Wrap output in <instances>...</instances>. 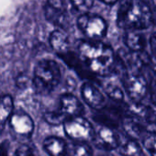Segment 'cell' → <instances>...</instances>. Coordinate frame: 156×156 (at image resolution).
<instances>
[{
  "instance_id": "27",
  "label": "cell",
  "mask_w": 156,
  "mask_h": 156,
  "mask_svg": "<svg viewBox=\"0 0 156 156\" xmlns=\"http://www.w3.org/2000/svg\"><path fill=\"white\" fill-rule=\"evenodd\" d=\"M100 156H113V155H110V154H106V155H100Z\"/></svg>"
},
{
  "instance_id": "9",
  "label": "cell",
  "mask_w": 156,
  "mask_h": 156,
  "mask_svg": "<svg viewBox=\"0 0 156 156\" xmlns=\"http://www.w3.org/2000/svg\"><path fill=\"white\" fill-rule=\"evenodd\" d=\"M44 15L51 24L62 27L68 16L66 0H47L44 6Z\"/></svg>"
},
{
  "instance_id": "15",
  "label": "cell",
  "mask_w": 156,
  "mask_h": 156,
  "mask_svg": "<svg viewBox=\"0 0 156 156\" xmlns=\"http://www.w3.org/2000/svg\"><path fill=\"white\" fill-rule=\"evenodd\" d=\"M51 47L59 54L66 53L70 48V41L67 34L61 30H55L50 34Z\"/></svg>"
},
{
  "instance_id": "4",
  "label": "cell",
  "mask_w": 156,
  "mask_h": 156,
  "mask_svg": "<svg viewBox=\"0 0 156 156\" xmlns=\"http://www.w3.org/2000/svg\"><path fill=\"white\" fill-rule=\"evenodd\" d=\"M62 126L65 135L76 142L88 143L95 140L96 129L82 115L66 119Z\"/></svg>"
},
{
  "instance_id": "19",
  "label": "cell",
  "mask_w": 156,
  "mask_h": 156,
  "mask_svg": "<svg viewBox=\"0 0 156 156\" xmlns=\"http://www.w3.org/2000/svg\"><path fill=\"white\" fill-rule=\"evenodd\" d=\"M106 94L116 102H122L124 100V93L120 87L113 83H109L105 87Z\"/></svg>"
},
{
  "instance_id": "28",
  "label": "cell",
  "mask_w": 156,
  "mask_h": 156,
  "mask_svg": "<svg viewBox=\"0 0 156 156\" xmlns=\"http://www.w3.org/2000/svg\"><path fill=\"white\" fill-rule=\"evenodd\" d=\"M154 98H155V102H156V94H155V97Z\"/></svg>"
},
{
  "instance_id": "24",
  "label": "cell",
  "mask_w": 156,
  "mask_h": 156,
  "mask_svg": "<svg viewBox=\"0 0 156 156\" xmlns=\"http://www.w3.org/2000/svg\"><path fill=\"white\" fill-rule=\"evenodd\" d=\"M43 117H44V119L47 123L53 125V126L63 124V122H64V119H62V117L56 110L46 112Z\"/></svg>"
},
{
  "instance_id": "1",
  "label": "cell",
  "mask_w": 156,
  "mask_h": 156,
  "mask_svg": "<svg viewBox=\"0 0 156 156\" xmlns=\"http://www.w3.org/2000/svg\"><path fill=\"white\" fill-rule=\"evenodd\" d=\"M78 52L87 67L95 74L109 75L115 68L113 49L99 41H82L78 46Z\"/></svg>"
},
{
  "instance_id": "8",
  "label": "cell",
  "mask_w": 156,
  "mask_h": 156,
  "mask_svg": "<svg viewBox=\"0 0 156 156\" xmlns=\"http://www.w3.org/2000/svg\"><path fill=\"white\" fill-rule=\"evenodd\" d=\"M94 142L98 149L111 151L118 149L121 141L120 137L116 131L115 128L100 125V127L96 129V137Z\"/></svg>"
},
{
  "instance_id": "14",
  "label": "cell",
  "mask_w": 156,
  "mask_h": 156,
  "mask_svg": "<svg viewBox=\"0 0 156 156\" xmlns=\"http://www.w3.org/2000/svg\"><path fill=\"white\" fill-rule=\"evenodd\" d=\"M44 151L50 156H66L67 155V143L66 141L57 136H50L43 140L42 143Z\"/></svg>"
},
{
  "instance_id": "12",
  "label": "cell",
  "mask_w": 156,
  "mask_h": 156,
  "mask_svg": "<svg viewBox=\"0 0 156 156\" xmlns=\"http://www.w3.org/2000/svg\"><path fill=\"white\" fill-rule=\"evenodd\" d=\"M121 125L127 136L137 140L143 138L145 136L144 133L147 131V128L141 123L140 119L130 115L123 118Z\"/></svg>"
},
{
  "instance_id": "2",
  "label": "cell",
  "mask_w": 156,
  "mask_h": 156,
  "mask_svg": "<svg viewBox=\"0 0 156 156\" xmlns=\"http://www.w3.org/2000/svg\"><path fill=\"white\" fill-rule=\"evenodd\" d=\"M152 13L144 0H122L117 14V24L126 30H142L151 26Z\"/></svg>"
},
{
  "instance_id": "21",
  "label": "cell",
  "mask_w": 156,
  "mask_h": 156,
  "mask_svg": "<svg viewBox=\"0 0 156 156\" xmlns=\"http://www.w3.org/2000/svg\"><path fill=\"white\" fill-rule=\"evenodd\" d=\"M142 145L151 156H156V133L148 131L142 138Z\"/></svg>"
},
{
  "instance_id": "16",
  "label": "cell",
  "mask_w": 156,
  "mask_h": 156,
  "mask_svg": "<svg viewBox=\"0 0 156 156\" xmlns=\"http://www.w3.org/2000/svg\"><path fill=\"white\" fill-rule=\"evenodd\" d=\"M146 42V38L144 34L140 32V30H127L125 34V43L130 51L140 52L145 48Z\"/></svg>"
},
{
  "instance_id": "6",
  "label": "cell",
  "mask_w": 156,
  "mask_h": 156,
  "mask_svg": "<svg viewBox=\"0 0 156 156\" xmlns=\"http://www.w3.org/2000/svg\"><path fill=\"white\" fill-rule=\"evenodd\" d=\"M127 95L134 103H140L148 94V84L140 73H127L123 79Z\"/></svg>"
},
{
  "instance_id": "26",
  "label": "cell",
  "mask_w": 156,
  "mask_h": 156,
  "mask_svg": "<svg viewBox=\"0 0 156 156\" xmlns=\"http://www.w3.org/2000/svg\"><path fill=\"white\" fill-rule=\"evenodd\" d=\"M100 1H102L103 3H105L107 5H113V4L117 3L118 1H119V0H100Z\"/></svg>"
},
{
  "instance_id": "20",
  "label": "cell",
  "mask_w": 156,
  "mask_h": 156,
  "mask_svg": "<svg viewBox=\"0 0 156 156\" xmlns=\"http://www.w3.org/2000/svg\"><path fill=\"white\" fill-rule=\"evenodd\" d=\"M69 156H93V150L87 142H77Z\"/></svg>"
},
{
  "instance_id": "10",
  "label": "cell",
  "mask_w": 156,
  "mask_h": 156,
  "mask_svg": "<svg viewBox=\"0 0 156 156\" xmlns=\"http://www.w3.org/2000/svg\"><path fill=\"white\" fill-rule=\"evenodd\" d=\"M84 106L82 102L74 95L65 93L61 96L59 101V108L56 111L63 118L64 121L70 118L81 116L84 113Z\"/></svg>"
},
{
  "instance_id": "17",
  "label": "cell",
  "mask_w": 156,
  "mask_h": 156,
  "mask_svg": "<svg viewBox=\"0 0 156 156\" xmlns=\"http://www.w3.org/2000/svg\"><path fill=\"white\" fill-rule=\"evenodd\" d=\"M119 149L122 156H145L142 147L134 139L129 138L127 140L120 142Z\"/></svg>"
},
{
  "instance_id": "13",
  "label": "cell",
  "mask_w": 156,
  "mask_h": 156,
  "mask_svg": "<svg viewBox=\"0 0 156 156\" xmlns=\"http://www.w3.org/2000/svg\"><path fill=\"white\" fill-rule=\"evenodd\" d=\"M95 119L100 125L116 129L119 126V122L122 121L123 118L119 110H117L115 108H106L104 107L101 109L98 110V115L95 117Z\"/></svg>"
},
{
  "instance_id": "22",
  "label": "cell",
  "mask_w": 156,
  "mask_h": 156,
  "mask_svg": "<svg viewBox=\"0 0 156 156\" xmlns=\"http://www.w3.org/2000/svg\"><path fill=\"white\" fill-rule=\"evenodd\" d=\"M15 156H40V154L35 145L30 143H23L17 149Z\"/></svg>"
},
{
  "instance_id": "11",
  "label": "cell",
  "mask_w": 156,
  "mask_h": 156,
  "mask_svg": "<svg viewBox=\"0 0 156 156\" xmlns=\"http://www.w3.org/2000/svg\"><path fill=\"white\" fill-rule=\"evenodd\" d=\"M83 100L93 109L99 110L105 107L106 99L102 92L92 83L85 82L81 87Z\"/></svg>"
},
{
  "instance_id": "7",
  "label": "cell",
  "mask_w": 156,
  "mask_h": 156,
  "mask_svg": "<svg viewBox=\"0 0 156 156\" xmlns=\"http://www.w3.org/2000/svg\"><path fill=\"white\" fill-rule=\"evenodd\" d=\"M11 133L19 140H29L34 131V122L30 115L23 111H17L9 119Z\"/></svg>"
},
{
  "instance_id": "18",
  "label": "cell",
  "mask_w": 156,
  "mask_h": 156,
  "mask_svg": "<svg viewBox=\"0 0 156 156\" xmlns=\"http://www.w3.org/2000/svg\"><path fill=\"white\" fill-rule=\"evenodd\" d=\"M14 108L13 99L10 95L0 97V126H4L10 119Z\"/></svg>"
},
{
  "instance_id": "23",
  "label": "cell",
  "mask_w": 156,
  "mask_h": 156,
  "mask_svg": "<svg viewBox=\"0 0 156 156\" xmlns=\"http://www.w3.org/2000/svg\"><path fill=\"white\" fill-rule=\"evenodd\" d=\"M95 0H71V4L77 11L82 14L87 13L93 7Z\"/></svg>"
},
{
  "instance_id": "25",
  "label": "cell",
  "mask_w": 156,
  "mask_h": 156,
  "mask_svg": "<svg viewBox=\"0 0 156 156\" xmlns=\"http://www.w3.org/2000/svg\"><path fill=\"white\" fill-rule=\"evenodd\" d=\"M9 141L4 140L0 143V156H9Z\"/></svg>"
},
{
  "instance_id": "5",
  "label": "cell",
  "mask_w": 156,
  "mask_h": 156,
  "mask_svg": "<svg viewBox=\"0 0 156 156\" xmlns=\"http://www.w3.org/2000/svg\"><path fill=\"white\" fill-rule=\"evenodd\" d=\"M77 27L81 32L92 41H99L104 38L108 31L106 20L95 14L84 13L77 19Z\"/></svg>"
},
{
  "instance_id": "3",
  "label": "cell",
  "mask_w": 156,
  "mask_h": 156,
  "mask_svg": "<svg viewBox=\"0 0 156 156\" xmlns=\"http://www.w3.org/2000/svg\"><path fill=\"white\" fill-rule=\"evenodd\" d=\"M62 71L59 63L51 59L41 60L35 66L33 87L38 94H50L60 84Z\"/></svg>"
}]
</instances>
